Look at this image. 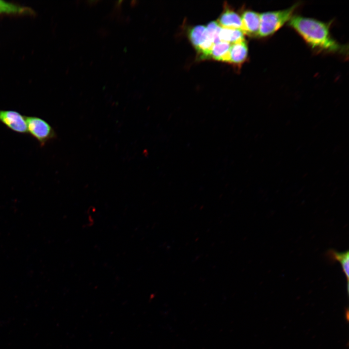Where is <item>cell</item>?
<instances>
[{
  "instance_id": "6da1fadb",
  "label": "cell",
  "mask_w": 349,
  "mask_h": 349,
  "mask_svg": "<svg viewBox=\"0 0 349 349\" xmlns=\"http://www.w3.org/2000/svg\"><path fill=\"white\" fill-rule=\"evenodd\" d=\"M288 23L315 50L329 53L345 51L344 47L331 35L329 23L299 16H293Z\"/></svg>"
},
{
  "instance_id": "7a4b0ae2",
  "label": "cell",
  "mask_w": 349,
  "mask_h": 349,
  "mask_svg": "<svg viewBox=\"0 0 349 349\" xmlns=\"http://www.w3.org/2000/svg\"><path fill=\"white\" fill-rule=\"evenodd\" d=\"M298 6V4H295L287 9L260 14V22L258 36L266 37L274 33L290 20Z\"/></svg>"
},
{
  "instance_id": "3957f363",
  "label": "cell",
  "mask_w": 349,
  "mask_h": 349,
  "mask_svg": "<svg viewBox=\"0 0 349 349\" xmlns=\"http://www.w3.org/2000/svg\"><path fill=\"white\" fill-rule=\"evenodd\" d=\"M25 119L28 132L39 142L41 146L56 138L54 129L45 120L36 116H25Z\"/></svg>"
},
{
  "instance_id": "277c9868",
  "label": "cell",
  "mask_w": 349,
  "mask_h": 349,
  "mask_svg": "<svg viewBox=\"0 0 349 349\" xmlns=\"http://www.w3.org/2000/svg\"><path fill=\"white\" fill-rule=\"evenodd\" d=\"M0 122L15 132L28 133L25 116L16 111L0 110Z\"/></svg>"
},
{
  "instance_id": "5b68a950",
  "label": "cell",
  "mask_w": 349,
  "mask_h": 349,
  "mask_svg": "<svg viewBox=\"0 0 349 349\" xmlns=\"http://www.w3.org/2000/svg\"><path fill=\"white\" fill-rule=\"evenodd\" d=\"M242 31L244 34L258 36L260 27V14L254 11L247 10L241 16Z\"/></svg>"
},
{
  "instance_id": "8992f818",
  "label": "cell",
  "mask_w": 349,
  "mask_h": 349,
  "mask_svg": "<svg viewBox=\"0 0 349 349\" xmlns=\"http://www.w3.org/2000/svg\"><path fill=\"white\" fill-rule=\"evenodd\" d=\"M248 55V45L245 39L231 44L229 63L239 66L247 60Z\"/></svg>"
},
{
  "instance_id": "52a82bcc",
  "label": "cell",
  "mask_w": 349,
  "mask_h": 349,
  "mask_svg": "<svg viewBox=\"0 0 349 349\" xmlns=\"http://www.w3.org/2000/svg\"><path fill=\"white\" fill-rule=\"evenodd\" d=\"M217 22L222 28L237 29L242 30L241 16L236 12L226 6Z\"/></svg>"
},
{
  "instance_id": "ba28073f",
  "label": "cell",
  "mask_w": 349,
  "mask_h": 349,
  "mask_svg": "<svg viewBox=\"0 0 349 349\" xmlns=\"http://www.w3.org/2000/svg\"><path fill=\"white\" fill-rule=\"evenodd\" d=\"M231 44L220 41L214 45L209 58L223 62H229Z\"/></svg>"
},
{
  "instance_id": "9c48e42d",
  "label": "cell",
  "mask_w": 349,
  "mask_h": 349,
  "mask_svg": "<svg viewBox=\"0 0 349 349\" xmlns=\"http://www.w3.org/2000/svg\"><path fill=\"white\" fill-rule=\"evenodd\" d=\"M34 13L30 7L0 0V14L32 15Z\"/></svg>"
},
{
  "instance_id": "30bf717a",
  "label": "cell",
  "mask_w": 349,
  "mask_h": 349,
  "mask_svg": "<svg viewBox=\"0 0 349 349\" xmlns=\"http://www.w3.org/2000/svg\"><path fill=\"white\" fill-rule=\"evenodd\" d=\"M245 34L241 30L222 28L219 34L220 41L225 42L230 44L244 40Z\"/></svg>"
},
{
  "instance_id": "8fae6325",
  "label": "cell",
  "mask_w": 349,
  "mask_h": 349,
  "mask_svg": "<svg viewBox=\"0 0 349 349\" xmlns=\"http://www.w3.org/2000/svg\"><path fill=\"white\" fill-rule=\"evenodd\" d=\"M189 37L197 50L207 39L206 27L198 25L192 28L189 32Z\"/></svg>"
},
{
  "instance_id": "7c38bea8",
  "label": "cell",
  "mask_w": 349,
  "mask_h": 349,
  "mask_svg": "<svg viewBox=\"0 0 349 349\" xmlns=\"http://www.w3.org/2000/svg\"><path fill=\"white\" fill-rule=\"evenodd\" d=\"M327 256L330 260L338 261L342 267L343 271L346 275L348 287L349 276V253L348 251L345 252L339 253L334 250H329L327 252Z\"/></svg>"
},
{
  "instance_id": "4fadbf2b",
  "label": "cell",
  "mask_w": 349,
  "mask_h": 349,
  "mask_svg": "<svg viewBox=\"0 0 349 349\" xmlns=\"http://www.w3.org/2000/svg\"><path fill=\"white\" fill-rule=\"evenodd\" d=\"M207 38L214 44L220 42L219 34L222 27L217 21H212L206 27Z\"/></svg>"
},
{
  "instance_id": "5bb4252c",
  "label": "cell",
  "mask_w": 349,
  "mask_h": 349,
  "mask_svg": "<svg viewBox=\"0 0 349 349\" xmlns=\"http://www.w3.org/2000/svg\"><path fill=\"white\" fill-rule=\"evenodd\" d=\"M98 1H96V0H93V1L90 0V1H87V2L88 4L90 5H94L95 4L94 3H96Z\"/></svg>"
}]
</instances>
